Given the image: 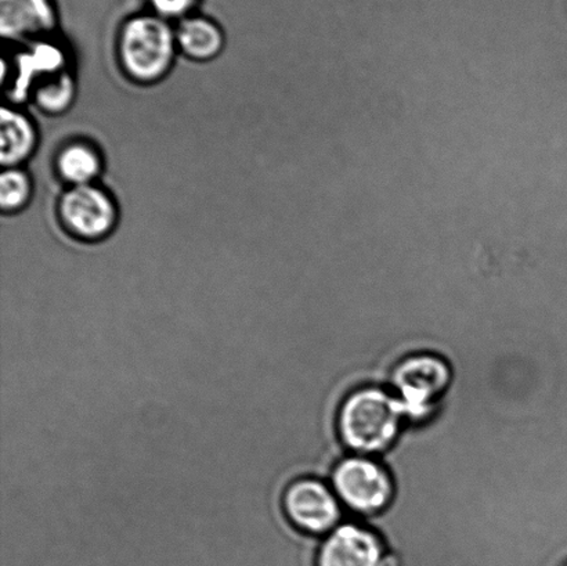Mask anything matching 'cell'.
I'll return each mask as SVG.
<instances>
[{"instance_id": "10", "label": "cell", "mask_w": 567, "mask_h": 566, "mask_svg": "<svg viewBox=\"0 0 567 566\" xmlns=\"http://www.w3.org/2000/svg\"><path fill=\"white\" fill-rule=\"evenodd\" d=\"M17 65L19 74L10 96L14 100H24L35 78L49 76L63 69L64 54L55 44L38 41L33 42L30 52L21 53Z\"/></svg>"}, {"instance_id": "14", "label": "cell", "mask_w": 567, "mask_h": 566, "mask_svg": "<svg viewBox=\"0 0 567 566\" xmlns=\"http://www.w3.org/2000/svg\"><path fill=\"white\" fill-rule=\"evenodd\" d=\"M30 177L19 166L4 168L0 175V207L3 210H17L24 207L31 198Z\"/></svg>"}, {"instance_id": "2", "label": "cell", "mask_w": 567, "mask_h": 566, "mask_svg": "<svg viewBox=\"0 0 567 566\" xmlns=\"http://www.w3.org/2000/svg\"><path fill=\"white\" fill-rule=\"evenodd\" d=\"M454 381L452 363L441 353L411 352L393 366L389 385L402 402L409 424L435 415Z\"/></svg>"}, {"instance_id": "12", "label": "cell", "mask_w": 567, "mask_h": 566, "mask_svg": "<svg viewBox=\"0 0 567 566\" xmlns=\"http://www.w3.org/2000/svg\"><path fill=\"white\" fill-rule=\"evenodd\" d=\"M55 164L59 175L71 186L92 185L102 171L96 150L83 142L66 144Z\"/></svg>"}, {"instance_id": "15", "label": "cell", "mask_w": 567, "mask_h": 566, "mask_svg": "<svg viewBox=\"0 0 567 566\" xmlns=\"http://www.w3.org/2000/svg\"><path fill=\"white\" fill-rule=\"evenodd\" d=\"M161 19H179L188 13L196 0H150Z\"/></svg>"}, {"instance_id": "9", "label": "cell", "mask_w": 567, "mask_h": 566, "mask_svg": "<svg viewBox=\"0 0 567 566\" xmlns=\"http://www.w3.org/2000/svg\"><path fill=\"white\" fill-rule=\"evenodd\" d=\"M35 144L37 133L31 120L20 111L3 107L0 111V163L3 168L24 163Z\"/></svg>"}, {"instance_id": "5", "label": "cell", "mask_w": 567, "mask_h": 566, "mask_svg": "<svg viewBox=\"0 0 567 566\" xmlns=\"http://www.w3.org/2000/svg\"><path fill=\"white\" fill-rule=\"evenodd\" d=\"M282 513L299 534L327 536L342 524L343 506L331 485L316 476L297 478L284 490Z\"/></svg>"}, {"instance_id": "4", "label": "cell", "mask_w": 567, "mask_h": 566, "mask_svg": "<svg viewBox=\"0 0 567 566\" xmlns=\"http://www.w3.org/2000/svg\"><path fill=\"white\" fill-rule=\"evenodd\" d=\"M176 48V33L158 16L135 17L121 32V63L136 81L161 80L174 63Z\"/></svg>"}, {"instance_id": "1", "label": "cell", "mask_w": 567, "mask_h": 566, "mask_svg": "<svg viewBox=\"0 0 567 566\" xmlns=\"http://www.w3.org/2000/svg\"><path fill=\"white\" fill-rule=\"evenodd\" d=\"M408 418L391 388L360 385L343 398L337 414L342 445L354 454L382 457L396 445Z\"/></svg>"}, {"instance_id": "11", "label": "cell", "mask_w": 567, "mask_h": 566, "mask_svg": "<svg viewBox=\"0 0 567 566\" xmlns=\"http://www.w3.org/2000/svg\"><path fill=\"white\" fill-rule=\"evenodd\" d=\"M175 33L177 48L193 60L214 59L224 48V35L218 25L203 17L182 20Z\"/></svg>"}, {"instance_id": "13", "label": "cell", "mask_w": 567, "mask_h": 566, "mask_svg": "<svg viewBox=\"0 0 567 566\" xmlns=\"http://www.w3.org/2000/svg\"><path fill=\"white\" fill-rule=\"evenodd\" d=\"M74 91L75 86L71 75L59 71L41 81V85L35 91V102L43 111L59 113L69 107L74 99Z\"/></svg>"}, {"instance_id": "16", "label": "cell", "mask_w": 567, "mask_h": 566, "mask_svg": "<svg viewBox=\"0 0 567 566\" xmlns=\"http://www.w3.org/2000/svg\"><path fill=\"white\" fill-rule=\"evenodd\" d=\"M564 566H567V563Z\"/></svg>"}, {"instance_id": "7", "label": "cell", "mask_w": 567, "mask_h": 566, "mask_svg": "<svg viewBox=\"0 0 567 566\" xmlns=\"http://www.w3.org/2000/svg\"><path fill=\"white\" fill-rule=\"evenodd\" d=\"M60 216L69 231L83 240L107 236L116 222L113 199L96 185L71 186L60 199Z\"/></svg>"}, {"instance_id": "8", "label": "cell", "mask_w": 567, "mask_h": 566, "mask_svg": "<svg viewBox=\"0 0 567 566\" xmlns=\"http://www.w3.org/2000/svg\"><path fill=\"white\" fill-rule=\"evenodd\" d=\"M55 25L49 0H0V32L14 42L43 41Z\"/></svg>"}, {"instance_id": "6", "label": "cell", "mask_w": 567, "mask_h": 566, "mask_svg": "<svg viewBox=\"0 0 567 566\" xmlns=\"http://www.w3.org/2000/svg\"><path fill=\"white\" fill-rule=\"evenodd\" d=\"M396 554L385 541L361 521H347L324 537L315 566H398Z\"/></svg>"}, {"instance_id": "3", "label": "cell", "mask_w": 567, "mask_h": 566, "mask_svg": "<svg viewBox=\"0 0 567 566\" xmlns=\"http://www.w3.org/2000/svg\"><path fill=\"white\" fill-rule=\"evenodd\" d=\"M330 484L343 508L360 518L385 512L396 491L391 471L381 459L354 453L333 465Z\"/></svg>"}]
</instances>
